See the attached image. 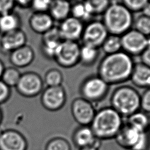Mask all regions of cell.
<instances>
[{
	"instance_id": "cell-1",
	"label": "cell",
	"mask_w": 150,
	"mask_h": 150,
	"mask_svg": "<svg viewBox=\"0 0 150 150\" xmlns=\"http://www.w3.org/2000/svg\"><path fill=\"white\" fill-rule=\"evenodd\" d=\"M135 63L125 52L106 54L99 63L97 75L109 86L124 83L129 80Z\"/></svg>"
},
{
	"instance_id": "cell-2",
	"label": "cell",
	"mask_w": 150,
	"mask_h": 150,
	"mask_svg": "<svg viewBox=\"0 0 150 150\" xmlns=\"http://www.w3.org/2000/svg\"><path fill=\"white\" fill-rule=\"evenodd\" d=\"M124 124L123 117L110 106L96 111L90 126L96 137L103 141L114 139Z\"/></svg>"
},
{
	"instance_id": "cell-3",
	"label": "cell",
	"mask_w": 150,
	"mask_h": 150,
	"mask_svg": "<svg viewBox=\"0 0 150 150\" xmlns=\"http://www.w3.org/2000/svg\"><path fill=\"white\" fill-rule=\"evenodd\" d=\"M132 12L122 3L111 2L103 14L102 22L109 34L121 36L132 29Z\"/></svg>"
},
{
	"instance_id": "cell-4",
	"label": "cell",
	"mask_w": 150,
	"mask_h": 150,
	"mask_svg": "<svg viewBox=\"0 0 150 150\" xmlns=\"http://www.w3.org/2000/svg\"><path fill=\"white\" fill-rule=\"evenodd\" d=\"M140 94L135 88L128 85L117 87L110 98L111 107L126 118L140 110Z\"/></svg>"
},
{
	"instance_id": "cell-5",
	"label": "cell",
	"mask_w": 150,
	"mask_h": 150,
	"mask_svg": "<svg viewBox=\"0 0 150 150\" xmlns=\"http://www.w3.org/2000/svg\"><path fill=\"white\" fill-rule=\"evenodd\" d=\"M120 147L128 150H148L150 135L148 131H141L126 122L114 138Z\"/></svg>"
},
{
	"instance_id": "cell-6",
	"label": "cell",
	"mask_w": 150,
	"mask_h": 150,
	"mask_svg": "<svg viewBox=\"0 0 150 150\" xmlns=\"http://www.w3.org/2000/svg\"><path fill=\"white\" fill-rule=\"evenodd\" d=\"M110 86L98 75L84 79L80 87L81 97L93 104L103 101L107 96Z\"/></svg>"
},
{
	"instance_id": "cell-7",
	"label": "cell",
	"mask_w": 150,
	"mask_h": 150,
	"mask_svg": "<svg viewBox=\"0 0 150 150\" xmlns=\"http://www.w3.org/2000/svg\"><path fill=\"white\" fill-rule=\"evenodd\" d=\"M43 86V79L38 73L26 71L21 74L15 88L21 96L32 98L41 94Z\"/></svg>"
},
{
	"instance_id": "cell-8",
	"label": "cell",
	"mask_w": 150,
	"mask_h": 150,
	"mask_svg": "<svg viewBox=\"0 0 150 150\" xmlns=\"http://www.w3.org/2000/svg\"><path fill=\"white\" fill-rule=\"evenodd\" d=\"M80 45L76 41L62 40L53 60L63 68H71L80 62Z\"/></svg>"
},
{
	"instance_id": "cell-9",
	"label": "cell",
	"mask_w": 150,
	"mask_h": 150,
	"mask_svg": "<svg viewBox=\"0 0 150 150\" xmlns=\"http://www.w3.org/2000/svg\"><path fill=\"white\" fill-rule=\"evenodd\" d=\"M67 94L62 86L47 87L41 93L40 103L43 107L49 111H57L65 105Z\"/></svg>"
},
{
	"instance_id": "cell-10",
	"label": "cell",
	"mask_w": 150,
	"mask_h": 150,
	"mask_svg": "<svg viewBox=\"0 0 150 150\" xmlns=\"http://www.w3.org/2000/svg\"><path fill=\"white\" fill-rule=\"evenodd\" d=\"M122 50L130 56H138L148 46V37L134 29H131L121 36Z\"/></svg>"
},
{
	"instance_id": "cell-11",
	"label": "cell",
	"mask_w": 150,
	"mask_h": 150,
	"mask_svg": "<svg viewBox=\"0 0 150 150\" xmlns=\"http://www.w3.org/2000/svg\"><path fill=\"white\" fill-rule=\"evenodd\" d=\"M70 110L73 119L79 125H90L96 112L94 104L81 97L72 101Z\"/></svg>"
},
{
	"instance_id": "cell-12",
	"label": "cell",
	"mask_w": 150,
	"mask_h": 150,
	"mask_svg": "<svg viewBox=\"0 0 150 150\" xmlns=\"http://www.w3.org/2000/svg\"><path fill=\"white\" fill-rule=\"evenodd\" d=\"M109 35L102 21H92L84 26L81 39L83 44L99 48Z\"/></svg>"
},
{
	"instance_id": "cell-13",
	"label": "cell",
	"mask_w": 150,
	"mask_h": 150,
	"mask_svg": "<svg viewBox=\"0 0 150 150\" xmlns=\"http://www.w3.org/2000/svg\"><path fill=\"white\" fill-rule=\"evenodd\" d=\"M57 27L63 40L77 42L81 38L84 25L82 21L70 16L60 22Z\"/></svg>"
},
{
	"instance_id": "cell-14",
	"label": "cell",
	"mask_w": 150,
	"mask_h": 150,
	"mask_svg": "<svg viewBox=\"0 0 150 150\" xmlns=\"http://www.w3.org/2000/svg\"><path fill=\"white\" fill-rule=\"evenodd\" d=\"M28 141L19 131L8 129L0 137V150H27Z\"/></svg>"
},
{
	"instance_id": "cell-15",
	"label": "cell",
	"mask_w": 150,
	"mask_h": 150,
	"mask_svg": "<svg viewBox=\"0 0 150 150\" xmlns=\"http://www.w3.org/2000/svg\"><path fill=\"white\" fill-rule=\"evenodd\" d=\"M72 141L79 149L93 146L99 149L102 141L98 139L94 135L90 125H79L73 131Z\"/></svg>"
},
{
	"instance_id": "cell-16",
	"label": "cell",
	"mask_w": 150,
	"mask_h": 150,
	"mask_svg": "<svg viewBox=\"0 0 150 150\" xmlns=\"http://www.w3.org/2000/svg\"><path fill=\"white\" fill-rule=\"evenodd\" d=\"M27 42V36L21 29L2 34L0 38V50L5 54H10Z\"/></svg>"
},
{
	"instance_id": "cell-17",
	"label": "cell",
	"mask_w": 150,
	"mask_h": 150,
	"mask_svg": "<svg viewBox=\"0 0 150 150\" xmlns=\"http://www.w3.org/2000/svg\"><path fill=\"white\" fill-rule=\"evenodd\" d=\"M62 40L57 26H54L42 35L40 48L44 56L49 59H53Z\"/></svg>"
},
{
	"instance_id": "cell-18",
	"label": "cell",
	"mask_w": 150,
	"mask_h": 150,
	"mask_svg": "<svg viewBox=\"0 0 150 150\" xmlns=\"http://www.w3.org/2000/svg\"><path fill=\"white\" fill-rule=\"evenodd\" d=\"M29 25L35 33L42 35L54 26V21L47 12H33L29 18Z\"/></svg>"
},
{
	"instance_id": "cell-19",
	"label": "cell",
	"mask_w": 150,
	"mask_h": 150,
	"mask_svg": "<svg viewBox=\"0 0 150 150\" xmlns=\"http://www.w3.org/2000/svg\"><path fill=\"white\" fill-rule=\"evenodd\" d=\"M9 54L10 63L16 68H24L29 66L33 62L35 57L33 49L27 43Z\"/></svg>"
},
{
	"instance_id": "cell-20",
	"label": "cell",
	"mask_w": 150,
	"mask_h": 150,
	"mask_svg": "<svg viewBox=\"0 0 150 150\" xmlns=\"http://www.w3.org/2000/svg\"><path fill=\"white\" fill-rule=\"evenodd\" d=\"M129 80L132 83L139 87H150V67L141 62L135 63Z\"/></svg>"
},
{
	"instance_id": "cell-21",
	"label": "cell",
	"mask_w": 150,
	"mask_h": 150,
	"mask_svg": "<svg viewBox=\"0 0 150 150\" xmlns=\"http://www.w3.org/2000/svg\"><path fill=\"white\" fill-rule=\"evenodd\" d=\"M71 4L69 0H53L48 13L54 21L62 22L70 16Z\"/></svg>"
},
{
	"instance_id": "cell-22",
	"label": "cell",
	"mask_w": 150,
	"mask_h": 150,
	"mask_svg": "<svg viewBox=\"0 0 150 150\" xmlns=\"http://www.w3.org/2000/svg\"><path fill=\"white\" fill-rule=\"evenodd\" d=\"M21 26V17L13 11L0 15V33L2 34L20 29Z\"/></svg>"
},
{
	"instance_id": "cell-23",
	"label": "cell",
	"mask_w": 150,
	"mask_h": 150,
	"mask_svg": "<svg viewBox=\"0 0 150 150\" xmlns=\"http://www.w3.org/2000/svg\"><path fill=\"white\" fill-rule=\"evenodd\" d=\"M126 123L141 131H148L150 116L148 114L139 110L127 117Z\"/></svg>"
},
{
	"instance_id": "cell-24",
	"label": "cell",
	"mask_w": 150,
	"mask_h": 150,
	"mask_svg": "<svg viewBox=\"0 0 150 150\" xmlns=\"http://www.w3.org/2000/svg\"><path fill=\"white\" fill-rule=\"evenodd\" d=\"M98 48L83 44L80 46V62L83 65L90 66L95 63L99 56Z\"/></svg>"
},
{
	"instance_id": "cell-25",
	"label": "cell",
	"mask_w": 150,
	"mask_h": 150,
	"mask_svg": "<svg viewBox=\"0 0 150 150\" xmlns=\"http://www.w3.org/2000/svg\"><path fill=\"white\" fill-rule=\"evenodd\" d=\"M70 16L83 22L88 21L93 16V15L88 5L83 0L71 5Z\"/></svg>"
},
{
	"instance_id": "cell-26",
	"label": "cell",
	"mask_w": 150,
	"mask_h": 150,
	"mask_svg": "<svg viewBox=\"0 0 150 150\" xmlns=\"http://www.w3.org/2000/svg\"><path fill=\"white\" fill-rule=\"evenodd\" d=\"M101 47L106 54H113L122 50L121 36L109 34Z\"/></svg>"
},
{
	"instance_id": "cell-27",
	"label": "cell",
	"mask_w": 150,
	"mask_h": 150,
	"mask_svg": "<svg viewBox=\"0 0 150 150\" xmlns=\"http://www.w3.org/2000/svg\"><path fill=\"white\" fill-rule=\"evenodd\" d=\"M21 75V73L18 68L13 66L5 67L1 80L9 87H15L20 79Z\"/></svg>"
},
{
	"instance_id": "cell-28",
	"label": "cell",
	"mask_w": 150,
	"mask_h": 150,
	"mask_svg": "<svg viewBox=\"0 0 150 150\" xmlns=\"http://www.w3.org/2000/svg\"><path fill=\"white\" fill-rule=\"evenodd\" d=\"M63 81L62 72L58 69H50L45 73L43 82L47 87H54L62 86Z\"/></svg>"
},
{
	"instance_id": "cell-29",
	"label": "cell",
	"mask_w": 150,
	"mask_h": 150,
	"mask_svg": "<svg viewBox=\"0 0 150 150\" xmlns=\"http://www.w3.org/2000/svg\"><path fill=\"white\" fill-rule=\"evenodd\" d=\"M45 150H71V146L67 139L55 137L47 141Z\"/></svg>"
},
{
	"instance_id": "cell-30",
	"label": "cell",
	"mask_w": 150,
	"mask_h": 150,
	"mask_svg": "<svg viewBox=\"0 0 150 150\" xmlns=\"http://www.w3.org/2000/svg\"><path fill=\"white\" fill-rule=\"evenodd\" d=\"M94 15H103L111 3L110 0H84Z\"/></svg>"
},
{
	"instance_id": "cell-31",
	"label": "cell",
	"mask_w": 150,
	"mask_h": 150,
	"mask_svg": "<svg viewBox=\"0 0 150 150\" xmlns=\"http://www.w3.org/2000/svg\"><path fill=\"white\" fill-rule=\"evenodd\" d=\"M134 29L148 37L150 36V18L142 14L134 20Z\"/></svg>"
},
{
	"instance_id": "cell-32",
	"label": "cell",
	"mask_w": 150,
	"mask_h": 150,
	"mask_svg": "<svg viewBox=\"0 0 150 150\" xmlns=\"http://www.w3.org/2000/svg\"><path fill=\"white\" fill-rule=\"evenodd\" d=\"M149 0H122V3L132 13L141 11Z\"/></svg>"
},
{
	"instance_id": "cell-33",
	"label": "cell",
	"mask_w": 150,
	"mask_h": 150,
	"mask_svg": "<svg viewBox=\"0 0 150 150\" xmlns=\"http://www.w3.org/2000/svg\"><path fill=\"white\" fill-rule=\"evenodd\" d=\"M53 0H32L30 8L33 12H48Z\"/></svg>"
},
{
	"instance_id": "cell-34",
	"label": "cell",
	"mask_w": 150,
	"mask_h": 150,
	"mask_svg": "<svg viewBox=\"0 0 150 150\" xmlns=\"http://www.w3.org/2000/svg\"><path fill=\"white\" fill-rule=\"evenodd\" d=\"M140 110L148 114H150V87L146 88L141 95Z\"/></svg>"
},
{
	"instance_id": "cell-35",
	"label": "cell",
	"mask_w": 150,
	"mask_h": 150,
	"mask_svg": "<svg viewBox=\"0 0 150 150\" xmlns=\"http://www.w3.org/2000/svg\"><path fill=\"white\" fill-rule=\"evenodd\" d=\"M11 88L0 79V105L7 102L11 96Z\"/></svg>"
},
{
	"instance_id": "cell-36",
	"label": "cell",
	"mask_w": 150,
	"mask_h": 150,
	"mask_svg": "<svg viewBox=\"0 0 150 150\" xmlns=\"http://www.w3.org/2000/svg\"><path fill=\"white\" fill-rule=\"evenodd\" d=\"M15 6L14 0H0V15L13 11Z\"/></svg>"
},
{
	"instance_id": "cell-37",
	"label": "cell",
	"mask_w": 150,
	"mask_h": 150,
	"mask_svg": "<svg viewBox=\"0 0 150 150\" xmlns=\"http://www.w3.org/2000/svg\"><path fill=\"white\" fill-rule=\"evenodd\" d=\"M141 63L150 67V45L148 46L146 49L140 54Z\"/></svg>"
},
{
	"instance_id": "cell-38",
	"label": "cell",
	"mask_w": 150,
	"mask_h": 150,
	"mask_svg": "<svg viewBox=\"0 0 150 150\" xmlns=\"http://www.w3.org/2000/svg\"><path fill=\"white\" fill-rule=\"evenodd\" d=\"M32 0H14L15 6L22 9L30 8Z\"/></svg>"
},
{
	"instance_id": "cell-39",
	"label": "cell",
	"mask_w": 150,
	"mask_h": 150,
	"mask_svg": "<svg viewBox=\"0 0 150 150\" xmlns=\"http://www.w3.org/2000/svg\"><path fill=\"white\" fill-rule=\"evenodd\" d=\"M141 12L142 15L150 18V1H149L144 7Z\"/></svg>"
},
{
	"instance_id": "cell-40",
	"label": "cell",
	"mask_w": 150,
	"mask_h": 150,
	"mask_svg": "<svg viewBox=\"0 0 150 150\" xmlns=\"http://www.w3.org/2000/svg\"><path fill=\"white\" fill-rule=\"evenodd\" d=\"M5 64L4 63H3V62L0 59V79H1V77L2 76V74L3 73V71L5 69Z\"/></svg>"
},
{
	"instance_id": "cell-41",
	"label": "cell",
	"mask_w": 150,
	"mask_h": 150,
	"mask_svg": "<svg viewBox=\"0 0 150 150\" xmlns=\"http://www.w3.org/2000/svg\"><path fill=\"white\" fill-rule=\"evenodd\" d=\"M79 150H99V149L93 146H87V147L80 148L79 149Z\"/></svg>"
},
{
	"instance_id": "cell-42",
	"label": "cell",
	"mask_w": 150,
	"mask_h": 150,
	"mask_svg": "<svg viewBox=\"0 0 150 150\" xmlns=\"http://www.w3.org/2000/svg\"><path fill=\"white\" fill-rule=\"evenodd\" d=\"M2 119H3V113H2V111L0 107V126L1 124V122L2 121Z\"/></svg>"
},
{
	"instance_id": "cell-43",
	"label": "cell",
	"mask_w": 150,
	"mask_h": 150,
	"mask_svg": "<svg viewBox=\"0 0 150 150\" xmlns=\"http://www.w3.org/2000/svg\"><path fill=\"white\" fill-rule=\"evenodd\" d=\"M3 131H4V129L1 128V127L0 126V137H1V134H2V132H3Z\"/></svg>"
},
{
	"instance_id": "cell-44",
	"label": "cell",
	"mask_w": 150,
	"mask_h": 150,
	"mask_svg": "<svg viewBox=\"0 0 150 150\" xmlns=\"http://www.w3.org/2000/svg\"><path fill=\"white\" fill-rule=\"evenodd\" d=\"M148 132L149 134L150 135V123H149V127H148Z\"/></svg>"
},
{
	"instance_id": "cell-45",
	"label": "cell",
	"mask_w": 150,
	"mask_h": 150,
	"mask_svg": "<svg viewBox=\"0 0 150 150\" xmlns=\"http://www.w3.org/2000/svg\"><path fill=\"white\" fill-rule=\"evenodd\" d=\"M149 1H150V0H149Z\"/></svg>"
},
{
	"instance_id": "cell-46",
	"label": "cell",
	"mask_w": 150,
	"mask_h": 150,
	"mask_svg": "<svg viewBox=\"0 0 150 150\" xmlns=\"http://www.w3.org/2000/svg\"><path fill=\"white\" fill-rule=\"evenodd\" d=\"M69 1H70V0H69Z\"/></svg>"
}]
</instances>
